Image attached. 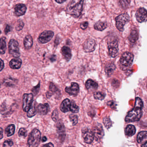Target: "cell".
<instances>
[{"label":"cell","mask_w":147,"mask_h":147,"mask_svg":"<svg viewBox=\"0 0 147 147\" xmlns=\"http://www.w3.org/2000/svg\"><path fill=\"white\" fill-rule=\"evenodd\" d=\"M143 107V103L140 98H136L135 106L129 112L125 117L126 122H132L138 121L142 115V109Z\"/></svg>","instance_id":"1"},{"label":"cell","mask_w":147,"mask_h":147,"mask_svg":"<svg viewBox=\"0 0 147 147\" xmlns=\"http://www.w3.org/2000/svg\"><path fill=\"white\" fill-rule=\"evenodd\" d=\"M83 4V0H72L67 6V13L74 18H79L82 13Z\"/></svg>","instance_id":"2"},{"label":"cell","mask_w":147,"mask_h":147,"mask_svg":"<svg viewBox=\"0 0 147 147\" xmlns=\"http://www.w3.org/2000/svg\"><path fill=\"white\" fill-rule=\"evenodd\" d=\"M41 133L39 130L34 129L29 135L28 144L30 147H37L40 143Z\"/></svg>","instance_id":"3"},{"label":"cell","mask_w":147,"mask_h":147,"mask_svg":"<svg viewBox=\"0 0 147 147\" xmlns=\"http://www.w3.org/2000/svg\"><path fill=\"white\" fill-rule=\"evenodd\" d=\"M9 54L15 58H19L20 57L19 43L15 39H12L8 45Z\"/></svg>","instance_id":"4"},{"label":"cell","mask_w":147,"mask_h":147,"mask_svg":"<svg viewBox=\"0 0 147 147\" xmlns=\"http://www.w3.org/2000/svg\"><path fill=\"white\" fill-rule=\"evenodd\" d=\"M129 20V17L126 13H123L118 16L116 18V27L120 32L124 30L125 25Z\"/></svg>","instance_id":"5"},{"label":"cell","mask_w":147,"mask_h":147,"mask_svg":"<svg viewBox=\"0 0 147 147\" xmlns=\"http://www.w3.org/2000/svg\"><path fill=\"white\" fill-rule=\"evenodd\" d=\"M33 100L32 94H25L23 96V109L24 111L28 112L32 105Z\"/></svg>","instance_id":"6"},{"label":"cell","mask_w":147,"mask_h":147,"mask_svg":"<svg viewBox=\"0 0 147 147\" xmlns=\"http://www.w3.org/2000/svg\"><path fill=\"white\" fill-rule=\"evenodd\" d=\"M134 56L129 52H125L120 57V62L121 65L125 67H128L132 64Z\"/></svg>","instance_id":"7"},{"label":"cell","mask_w":147,"mask_h":147,"mask_svg":"<svg viewBox=\"0 0 147 147\" xmlns=\"http://www.w3.org/2000/svg\"><path fill=\"white\" fill-rule=\"evenodd\" d=\"M54 36V32L52 31H45L39 35L38 40L40 43H47L51 40Z\"/></svg>","instance_id":"8"},{"label":"cell","mask_w":147,"mask_h":147,"mask_svg":"<svg viewBox=\"0 0 147 147\" xmlns=\"http://www.w3.org/2000/svg\"><path fill=\"white\" fill-rule=\"evenodd\" d=\"M109 55L111 57H116L118 52V44L116 40H112L108 42Z\"/></svg>","instance_id":"9"},{"label":"cell","mask_w":147,"mask_h":147,"mask_svg":"<svg viewBox=\"0 0 147 147\" xmlns=\"http://www.w3.org/2000/svg\"><path fill=\"white\" fill-rule=\"evenodd\" d=\"M82 131L84 142L88 144L92 143L94 138L92 131L88 128H85L82 129Z\"/></svg>","instance_id":"10"},{"label":"cell","mask_w":147,"mask_h":147,"mask_svg":"<svg viewBox=\"0 0 147 147\" xmlns=\"http://www.w3.org/2000/svg\"><path fill=\"white\" fill-rule=\"evenodd\" d=\"M92 131L96 141H99L104 136V130L102 125L100 124L95 125L93 128Z\"/></svg>","instance_id":"11"},{"label":"cell","mask_w":147,"mask_h":147,"mask_svg":"<svg viewBox=\"0 0 147 147\" xmlns=\"http://www.w3.org/2000/svg\"><path fill=\"white\" fill-rule=\"evenodd\" d=\"M136 20L139 23H143L147 21V11L144 8H140L136 13Z\"/></svg>","instance_id":"12"},{"label":"cell","mask_w":147,"mask_h":147,"mask_svg":"<svg viewBox=\"0 0 147 147\" xmlns=\"http://www.w3.org/2000/svg\"><path fill=\"white\" fill-rule=\"evenodd\" d=\"M79 90V85L76 82H72L70 87H67L65 89V92L70 95H77Z\"/></svg>","instance_id":"13"},{"label":"cell","mask_w":147,"mask_h":147,"mask_svg":"<svg viewBox=\"0 0 147 147\" xmlns=\"http://www.w3.org/2000/svg\"><path fill=\"white\" fill-rule=\"evenodd\" d=\"M95 48V41L91 38L86 40L83 45V49L86 52H92L94 50Z\"/></svg>","instance_id":"14"},{"label":"cell","mask_w":147,"mask_h":147,"mask_svg":"<svg viewBox=\"0 0 147 147\" xmlns=\"http://www.w3.org/2000/svg\"><path fill=\"white\" fill-rule=\"evenodd\" d=\"M27 8L26 6L23 4L16 5L14 7V13L18 17L23 16L25 14Z\"/></svg>","instance_id":"15"},{"label":"cell","mask_w":147,"mask_h":147,"mask_svg":"<svg viewBox=\"0 0 147 147\" xmlns=\"http://www.w3.org/2000/svg\"><path fill=\"white\" fill-rule=\"evenodd\" d=\"M71 103L72 101H70L69 99L67 98L64 100L60 106L61 111L63 113H67L70 111Z\"/></svg>","instance_id":"16"},{"label":"cell","mask_w":147,"mask_h":147,"mask_svg":"<svg viewBox=\"0 0 147 147\" xmlns=\"http://www.w3.org/2000/svg\"><path fill=\"white\" fill-rule=\"evenodd\" d=\"M22 63V61L21 59L18 58H15L11 60L9 63V66L13 69H19L21 67Z\"/></svg>","instance_id":"17"},{"label":"cell","mask_w":147,"mask_h":147,"mask_svg":"<svg viewBox=\"0 0 147 147\" xmlns=\"http://www.w3.org/2000/svg\"><path fill=\"white\" fill-rule=\"evenodd\" d=\"M49 105L48 103L44 104H40L37 107V111L42 115L47 114L49 111Z\"/></svg>","instance_id":"18"},{"label":"cell","mask_w":147,"mask_h":147,"mask_svg":"<svg viewBox=\"0 0 147 147\" xmlns=\"http://www.w3.org/2000/svg\"><path fill=\"white\" fill-rule=\"evenodd\" d=\"M61 53L67 61H69L72 57L71 51L69 47L63 46L61 49Z\"/></svg>","instance_id":"19"},{"label":"cell","mask_w":147,"mask_h":147,"mask_svg":"<svg viewBox=\"0 0 147 147\" xmlns=\"http://www.w3.org/2000/svg\"><path fill=\"white\" fill-rule=\"evenodd\" d=\"M24 44L26 49H30L32 47L33 44L32 37L30 35L26 36L24 39Z\"/></svg>","instance_id":"20"},{"label":"cell","mask_w":147,"mask_h":147,"mask_svg":"<svg viewBox=\"0 0 147 147\" xmlns=\"http://www.w3.org/2000/svg\"><path fill=\"white\" fill-rule=\"evenodd\" d=\"M86 86L87 89H96L98 87V85L95 82L91 79L87 80L86 82Z\"/></svg>","instance_id":"21"},{"label":"cell","mask_w":147,"mask_h":147,"mask_svg":"<svg viewBox=\"0 0 147 147\" xmlns=\"http://www.w3.org/2000/svg\"><path fill=\"white\" fill-rule=\"evenodd\" d=\"M57 131V133L60 135L63 136L65 135V129L64 125L61 120H59L56 125Z\"/></svg>","instance_id":"22"},{"label":"cell","mask_w":147,"mask_h":147,"mask_svg":"<svg viewBox=\"0 0 147 147\" xmlns=\"http://www.w3.org/2000/svg\"><path fill=\"white\" fill-rule=\"evenodd\" d=\"M136 129L134 125H127L125 130V134L128 136H131L136 133Z\"/></svg>","instance_id":"23"},{"label":"cell","mask_w":147,"mask_h":147,"mask_svg":"<svg viewBox=\"0 0 147 147\" xmlns=\"http://www.w3.org/2000/svg\"><path fill=\"white\" fill-rule=\"evenodd\" d=\"M58 91V90L56 86L53 83H51L49 86V91L46 93V96H47V98H49L52 96V94L55 93Z\"/></svg>","instance_id":"24"},{"label":"cell","mask_w":147,"mask_h":147,"mask_svg":"<svg viewBox=\"0 0 147 147\" xmlns=\"http://www.w3.org/2000/svg\"><path fill=\"white\" fill-rule=\"evenodd\" d=\"M15 130V125L14 124H11L6 128L5 132L7 137L11 136L14 134Z\"/></svg>","instance_id":"25"},{"label":"cell","mask_w":147,"mask_h":147,"mask_svg":"<svg viewBox=\"0 0 147 147\" xmlns=\"http://www.w3.org/2000/svg\"><path fill=\"white\" fill-rule=\"evenodd\" d=\"M107 27V24L105 22H97L94 24V28L95 30L98 31H102L105 30Z\"/></svg>","instance_id":"26"},{"label":"cell","mask_w":147,"mask_h":147,"mask_svg":"<svg viewBox=\"0 0 147 147\" xmlns=\"http://www.w3.org/2000/svg\"><path fill=\"white\" fill-rule=\"evenodd\" d=\"M138 38V33L136 30H133L131 32L129 37V40L131 42L134 43L137 41Z\"/></svg>","instance_id":"27"},{"label":"cell","mask_w":147,"mask_h":147,"mask_svg":"<svg viewBox=\"0 0 147 147\" xmlns=\"http://www.w3.org/2000/svg\"><path fill=\"white\" fill-rule=\"evenodd\" d=\"M116 68L115 65L113 63H110L105 68V72L108 76H111L113 74Z\"/></svg>","instance_id":"28"},{"label":"cell","mask_w":147,"mask_h":147,"mask_svg":"<svg viewBox=\"0 0 147 147\" xmlns=\"http://www.w3.org/2000/svg\"><path fill=\"white\" fill-rule=\"evenodd\" d=\"M6 49L5 38L2 37L1 38V55H4L5 54Z\"/></svg>","instance_id":"29"},{"label":"cell","mask_w":147,"mask_h":147,"mask_svg":"<svg viewBox=\"0 0 147 147\" xmlns=\"http://www.w3.org/2000/svg\"><path fill=\"white\" fill-rule=\"evenodd\" d=\"M36 109L35 107V103L32 104L31 107L30 108V110L27 112V116L28 117L31 118L34 117L36 114Z\"/></svg>","instance_id":"30"},{"label":"cell","mask_w":147,"mask_h":147,"mask_svg":"<svg viewBox=\"0 0 147 147\" xmlns=\"http://www.w3.org/2000/svg\"><path fill=\"white\" fill-rule=\"evenodd\" d=\"M147 138V131H142L138 133L137 137L138 142L141 143L144 139Z\"/></svg>","instance_id":"31"},{"label":"cell","mask_w":147,"mask_h":147,"mask_svg":"<svg viewBox=\"0 0 147 147\" xmlns=\"http://www.w3.org/2000/svg\"><path fill=\"white\" fill-rule=\"evenodd\" d=\"M79 109L80 108L78 106H77L74 101H72L70 111L73 113H78L79 111Z\"/></svg>","instance_id":"32"},{"label":"cell","mask_w":147,"mask_h":147,"mask_svg":"<svg viewBox=\"0 0 147 147\" xmlns=\"http://www.w3.org/2000/svg\"><path fill=\"white\" fill-rule=\"evenodd\" d=\"M105 94L101 92H96L94 94V98L97 100H102L104 99L105 98Z\"/></svg>","instance_id":"33"},{"label":"cell","mask_w":147,"mask_h":147,"mask_svg":"<svg viewBox=\"0 0 147 147\" xmlns=\"http://www.w3.org/2000/svg\"><path fill=\"white\" fill-rule=\"evenodd\" d=\"M69 118L70 121L72 122L73 125L77 124L78 122V117L76 115L71 114L69 116Z\"/></svg>","instance_id":"34"},{"label":"cell","mask_w":147,"mask_h":147,"mask_svg":"<svg viewBox=\"0 0 147 147\" xmlns=\"http://www.w3.org/2000/svg\"><path fill=\"white\" fill-rule=\"evenodd\" d=\"M18 135L20 137L25 138L27 135V131L26 129L24 128H21L20 129L18 132Z\"/></svg>","instance_id":"35"},{"label":"cell","mask_w":147,"mask_h":147,"mask_svg":"<svg viewBox=\"0 0 147 147\" xmlns=\"http://www.w3.org/2000/svg\"><path fill=\"white\" fill-rule=\"evenodd\" d=\"M103 123L105 126L107 128H109L112 125V122L109 117H105L103 119Z\"/></svg>","instance_id":"36"},{"label":"cell","mask_w":147,"mask_h":147,"mask_svg":"<svg viewBox=\"0 0 147 147\" xmlns=\"http://www.w3.org/2000/svg\"><path fill=\"white\" fill-rule=\"evenodd\" d=\"M119 3L122 7L126 8L129 6V0H119Z\"/></svg>","instance_id":"37"},{"label":"cell","mask_w":147,"mask_h":147,"mask_svg":"<svg viewBox=\"0 0 147 147\" xmlns=\"http://www.w3.org/2000/svg\"><path fill=\"white\" fill-rule=\"evenodd\" d=\"M51 117L55 122H56L58 119V113L57 110H55L52 113Z\"/></svg>","instance_id":"38"},{"label":"cell","mask_w":147,"mask_h":147,"mask_svg":"<svg viewBox=\"0 0 147 147\" xmlns=\"http://www.w3.org/2000/svg\"><path fill=\"white\" fill-rule=\"evenodd\" d=\"M13 144V142L11 140H6L3 144L4 147H11Z\"/></svg>","instance_id":"39"},{"label":"cell","mask_w":147,"mask_h":147,"mask_svg":"<svg viewBox=\"0 0 147 147\" xmlns=\"http://www.w3.org/2000/svg\"><path fill=\"white\" fill-rule=\"evenodd\" d=\"M40 83H39V84H38L36 86L34 87L33 88H32V92H33V93H34L35 95H36L38 93L39 89H40Z\"/></svg>","instance_id":"40"},{"label":"cell","mask_w":147,"mask_h":147,"mask_svg":"<svg viewBox=\"0 0 147 147\" xmlns=\"http://www.w3.org/2000/svg\"><path fill=\"white\" fill-rule=\"evenodd\" d=\"M24 24L22 21H19L18 25L16 26V30L18 31L21 30L24 27Z\"/></svg>","instance_id":"41"},{"label":"cell","mask_w":147,"mask_h":147,"mask_svg":"<svg viewBox=\"0 0 147 147\" xmlns=\"http://www.w3.org/2000/svg\"><path fill=\"white\" fill-rule=\"evenodd\" d=\"M88 22H83V23H82L80 26V27L81 28L82 30H85L87 28L88 26Z\"/></svg>","instance_id":"42"},{"label":"cell","mask_w":147,"mask_h":147,"mask_svg":"<svg viewBox=\"0 0 147 147\" xmlns=\"http://www.w3.org/2000/svg\"><path fill=\"white\" fill-rule=\"evenodd\" d=\"M11 26L9 25H7L6 26L5 29V33L6 34H7L8 32H10L11 31Z\"/></svg>","instance_id":"43"},{"label":"cell","mask_w":147,"mask_h":147,"mask_svg":"<svg viewBox=\"0 0 147 147\" xmlns=\"http://www.w3.org/2000/svg\"><path fill=\"white\" fill-rule=\"evenodd\" d=\"M51 61L52 62H55V61L56 60V56L55 55H52L51 56V57L50 58Z\"/></svg>","instance_id":"44"},{"label":"cell","mask_w":147,"mask_h":147,"mask_svg":"<svg viewBox=\"0 0 147 147\" xmlns=\"http://www.w3.org/2000/svg\"><path fill=\"white\" fill-rule=\"evenodd\" d=\"M43 147H54V144L51 143L50 142L49 143L46 144H45V145H43Z\"/></svg>","instance_id":"45"},{"label":"cell","mask_w":147,"mask_h":147,"mask_svg":"<svg viewBox=\"0 0 147 147\" xmlns=\"http://www.w3.org/2000/svg\"><path fill=\"white\" fill-rule=\"evenodd\" d=\"M1 71H2V69H4V66H5V65H4V62L3 61V60L2 59H1Z\"/></svg>","instance_id":"46"},{"label":"cell","mask_w":147,"mask_h":147,"mask_svg":"<svg viewBox=\"0 0 147 147\" xmlns=\"http://www.w3.org/2000/svg\"><path fill=\"white\" fill-rule=\"evenodd\" d=\"M67 0H55L56 2H57V3H59V4H62V3L65 2Z\"/></svg>","instance_id":"47"},{"label":"cell","mask_w":147,"mask_h":147,"mask_svg":"<svg viewBox=\"0 0 147 147\" xmlns=\"http://www.w3.org/2000/svg\"><path fill=\"white\" fill-rule=\"evenodd\" d=\"M47 138H46V136H43L42 138V141L43 142H46V141H47Z\"/></svg>","instance_id":"48"},{"label":"cell","mask_w":147,"mask_h":147,"mask_svg":"<svg viewBox=\"0 0 147 147\" xmlns=\"http://www.w3.org/2000/svg\"><path fill=\"white\" fill-rule=\"evenodd\" d=\"M1 136H0V137H1V139H2L3 137V129H2V128H1Z\"/></svg>","instance_id":"49"},{"label":"cell","mask_w":147,"mask_h":147,"mask_svg":"<svg viewBox=\"0 0 147 147\" xmlns=\"http://www.w3.org/2000/svg\"><path fill=\"white\" fill-rule=\"evenodd\" d=\"M142 147H147V142H146L143 144H142Z\"/></svg>","instance_id":"50"}]
</instances>
